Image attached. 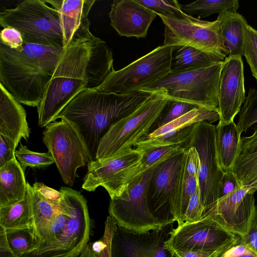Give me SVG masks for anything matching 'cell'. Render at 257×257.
Wrapping results in <instances>:
<instances>
[{"instance_id": "1", "label": "cell", "mask_w": 257, "mask_h": 257, "mask_svg": "<svg viewBox=\"0 0 257 257\" xmlns=\"http://www.w3.org/2000/svg\"><path fill=\"white\" fill-rule=\"evenodd\" d=\"M153 92L142 89L118 94L86 89L67 104L57 119L66 120L76 131L89 163L95 160L100 141L111 125L137 109Z\"/></svg>"}, {"instance_id": "2", "label": "cell", "mask_w": 257, "mask_h": 257, "mask_svg": "<svg viewBox=\"0 0 257 257\" xmlns=\"http://www.w3.org/2000/svg\"><path fill=\"white\" fill-rule=\"evenodd\" d=\"M65 49L24 43L19 51L0 41V84L21 104L38 107Z\"/></svg>"}, {"instance_id": "3", "label": "cell", "mask_w": 257, "mask_h": 257, "mask_svg": "<svg viewBox=\"0 0 257 257\" xmlns=\"http://www.w3.org/2000/svg\"><path fill=\"white\" fill-rule=\"evenodd\" d=\"M99 40L96 36L80 39L72 41L66 48L37 107L41 127L56 121L67 104L88 88L89 62L93 47Z\"/></svg>"}, {"instance_id": "4", "label": "cell", "mask_w": 257, "mask_h": 257, "mask_svg": "<svg viewBox=\"0 0 257 257\" xmlns=\"http://www.w3.org/2000/svg\"><path fill=\"white\" fill-rule=\"evenodd\" d=\"M60 191L59 211L43 233L39 247L23 257H78L88 243L90 219L85 198L70 187Z\"/></svg>"}, {"instance_id": "5", "label": "cell", "mask_w": 257, "mask_h": 257, "mask_svg": "<svg viewBox=\"0 0 257 257\" xmlns=\"http://www.w3.org/2000/svg\"><path fill=\"white\" fill-rule=\"evenodd\" d=\"M59 1H23L16 7L1 12V26L18 30L26 44L65 48Z\"/></svg>"}, {"instance_id": "6", "label": "cell", "mask_w": 257, "mask_h": 257, "mask_svg": "<svg viewBox=\"0 0 257 257\" xmlns=\"http://www.w3.org/2000/svg\"><path fill=\"white\" fill-rule=\"evenodd\" d=\"M153 90L152 94L137 109L111 125L100 141L95 160L128 154L138 142L152 132L169 101L165 89Z\"/></svg>"}, {"instance_id": "7", "label": "cell", "mask_w": 257, "mask_h": 257, "mask_svg": "<svg viewBox=\"0 0 257 257\" xmlns=\"http://www.w3.org/2000/svg\"><path fill=\"white\" fill-rule=\"evenodd\" d=\"M224 61L202 68L171 71L164 77L143 88L164 89L169 100L219 111L218 95Z\"/></svg>"}, {"instance_id": "8", "label": "cell", "mask_w": 257, "mask_h": 257, "mask_svg": "<svg viewBox=\"0 0 257 257\" xmlns=\"http://www.w3.org/2000/svg\"><path fill=\"white\" fill-rule=\"evenodd\" d=\"M176 46L161 45L126 66L112 69L95 89L105 92L125 94L142 89L166 76L172 70Z\"/></svg>"}, {"instance_id": "9", "label": "cell", "mask_w": 257, "mask_h": 257, "mask_svg": "<svg viewBox=\"0 0 257 257\" xmlns=\"http://www.w3.org/2000/svg\"><path fill=\"white\" fill-rule=\"evenodd\" d=\"M157 15L165 25L163 45L190 46L219 61L224 60L226 56L223 53L220 28L217 20L209 22L188 15L185 18Z\"/></svg>"}, {"instance_id": "10", "label": "cell", "mask_w": 257, "mask_h": 257, "mask_svg": "<svg viewBox=\"0 0 257 257\" xmlns=\"http://www.w3.org/2000/svg\"><path fill=\"white\" fill-rule=\"evenodd\" d=\"M215 128V125L207 121L195 124L184 147H194L199 155L198 182L204 208L202 219L207 216L218 199L220 183L224 173L216 155Z\"/></svg>"}, {"instance_id": "11", "label": "cell", "mask_w": 257, "mask_h": 257, "mask_svg": "<svg viewBox=\"0 0 257 257\" xmlns=\"http://www.w3.org/2000/svg\"><path fill=\"white\" fill-rule=\"evenodd\" d=\"M155 166L135 177L119 197L110 199L108 212L117 226L137 232L162 227L151 213L147 201L148 186Z\"/></svg>"}, {"instance_id": "12", "label": "cell", "mask_w": 257, "mask_h": 257, "mask_svg": "<svg viewBox=\"0 0 257 257\" xmlns=\"http://www.w3.org/2000/svg\"><path fill=\"white\" fill-rule=\"evenodd\" d=\"M45 127L43 143L63 182L71 186L78 177L77 169L89 163L84 146L74 129L63 119L51 122Z\"/></svg>"}, {"instance_id": "13", "label": "cell", "mask_w": 257, "mask_h": 257, "mask_svg": "<svg viewBox=\"0 0 257 257\" xmlns=\"http://www.w3.org/2000/svg\"><path fill=\"white\" fill-rule=\"evenodd\" d=\"M142 151L136 149L125 155L91 162L83 179L82 188L89 192L102 187L110 199L119 197L138 175Z\"/></svg>"}, {"instance_id": "14", "label": "cell", "mask_w": 257, "mask_h": 257, "mask_svg": "<svg viewBox=\"0 0 257 257\" xmlns=\"http://www.w3.org/2000/svg\"><path fill=\"white\" fill-rule=\"evenodd\" d=\"M240 236L231 232L210 218L187 223L173 229L165 243L167 249L176 251H214L231 248Z\"/></svg>"}, {"instance_id": "15", "label": "cell", "mask_w": 257, "mask_h": 257, "mask_svg": "<svg viewBox=\"0 0 257 257\" xmlns=\"http://www.w3.org/2000/svg\"><path fill=\"white\" fill-rule=\"evenodd\" d=\"M184 153V148L157 164L149 182L147 201L149 209L162 226L176 221L172 199Z\"/></svg>"}, {"instance_id": "16", "label": "cell", "mask_w": 257, "mask_h": 257, "mask_svg": "<svg viewBox=\"0 0 257 257\" xmlns=\"http://www.w3.org/2000/svg\"><path fill=\"white\" fill-rule=\"evenodd\" d=\"M173 229V223L144 232L117 225L111 242V256L174 257L165 246Z\"/></svg>"}, {"instance_id": "17", "label": "cell", "mask_w": 257, "mask_h": 257, "mask_svg": "<svg viewBox=\"0 0 257 257\" xmlns=\"http://www.w3.org/2000/svg\"><path fill=\"white\" fill-rule=\"evenodd\" d=\"M256 191V184L239 187L219 199L204 218H210L231 232L243 236L257 208L254 196Z\"/></svg>"}, {"instance_id": "18", "label": "cell", "mask_w": 257, "mask_h": 257, "mask_svg": "<svg viewBox=\"0 0 257 257\" xmlns=\"http://www.w3.org/2000/svg\"><path fill=\"white\" fill-rule=\"evenodd\" d=\"M219 119L218 111L195 107L174 120L156 130L138 142L135 148L143 150L151 148L174 145H185L195 124Z\"/></svg>"}, {"instance_id": "19", "label": "cell", "mask_w": 257, "mask_h": 257, "mask_svg": "<svg viewBox=\"0 0 257 257\" xmlns=\"http://www.w3.org/2000/svg\"><path fill=\"white\" fill-rule=\"evenodd\" d=\"M243 63L242 57H225L219 82L218 102L219 121H234L241 109L245 96Z\"/></svg>"}, {"instance_id": "20", "label": "cell", "mask_w": 257, "mask_h": 257, "mask_svg": "<svg viewBox=\"0 0 257 257\" xmlns=\"http://www.w3.org/2000/svg\"><path fill=\"white\" fill-rule=\"evenodd\" d=\"M157 14L137 0H114L108 13L110 25L121 36L145 38Z\"/></svg>"}, {"instance_id": "21", "label": "cell", "mask_w": 257, "mask_h": 257, "mask_svg": "<svg viewBox=\"0 0 257 257\" xmlns=\"http://www.w3.org/2000/svg\"><path fill=\"white\" fill-rule=\"evenodd\" d=\"M94 0H60L59 13L64 47L72 41L95 36L89 30V11Z\"/></svg>"}, {"instance_id": "22", "label": "cell", "mask_w": 257, "mask_h": 257, "mask_svg": "<svg viewBox=\"0 0 257 257\" xmlns=\"http://www.w3.org/2000/svg\"><path fill=\"white\" fill-rule=\"evenodd\" d=\"M26 117L21 104L0 84V135L17 145L22 138L27 141L30 128Z\"/></svg>"}, {"instance_id": "23", "label": "cell", "mask_w": 257, "mask_h": 257, "mask_svg": "<svg viewBox=\"0 0 257 257\" xmlns=\"http://www.w3.org/2000/svg\"><path fill=\"white\" fill-rule=\"evenodd\" d=\"M27 190L25 171L16 158L0 167V206L11 205L22 200Z\"/></svg>"}, {"instance_id": "24", "label": "cell", "mask_w": 257, "mask_h": 257, "mask_svg": "<svg viewBox=\"0 0 257 257\" xmlns=\"http://www.w3.org/2000/svg\"><path fill=\"white\" fill-rule=\"evenodd\" d=\"M220 28L223 53L227 57L243 56V27L247 22L237 12L224 11L216 19Z\"/></svg>"}, {"instance_id": "25", "label": "cell", "mask_w": 257, "mask_h": 257, "mask_svg": "<svg viewBox=\"0 0 257 257\" xmlns=\"http://www.w3.org/2000/svg\"><path fill=\"white\" fill-rule=\"evenodd\" d=\"M241 138L234 121L218 122L215 128V147L219 167L225 173L231 171Z\"/></svg>"}, {"instance_id": "26", "label": "cell", "mask_w": 257, "mask_h": 257, "mask_svg": "<svg viewBox=\"0 0 257 257\" xmlns=\"http://www.w3.org/2000/svg\"><path fill=\"white\" fill-rule=\"evenodd\" d=\"M199 188L198 178L186 172L182 161L172 199L173 212L178 226L184 223V216L189 200Z\"/></svg>"}, {"instance_id": "27", "label": "cell", "mask_w": 257, "mask_h": 257, "mask_svg": "<svg viewBox=\"0 0 257 257\" xmlns=\"http://www.w3.org/2000/svg\"><path fill=\"white\" fill-rule=\"evenodd\" d=\"M31 185L22 200L11 205L0 206V226L5 230L33 225Z\"/></svg>"}, {"instance_id": "28", "label": "cell", "mask_w": 257, "mask_h": 257, "mask_svg": "<svg viewBox=\"0 0 257 257\" xmlns=\"http://www.w3.org/2000/svg\"><path fill=\"white\" fill-rule=\"evenodd\" d=\"M31 197L33 226L40 241L43 233L58 213L59 205L45 198L32 186Z\"/></svg>"}, {"instance_id": "29", "label": "cell", "mask_w": 257, "mask_h": 257, "mask_svg": "<svg viewBox=\"0 0 257 257\" xmlns=\"http://www.w3.org/2000/svg\"><path fill=\"white\" fill-rule=\"evenodd\" d=\"M175 51L172 70L205 67L220 62L209 54L190 46H177Z\"/></svg>"}, {"instance_id": "30", "label": "cell", "mask_w": 257, "mask_h": 257, "mask_svg": "<svg viewBox=\"0 0 257 257\" xmlns=\"http://www.w3.org/2000/svg\"><path fill=\"white\" fill-rule=\"evenodd\" d=\"M9 245L16 256L23 257L39 247L40 242L34 226L6 230Z\"/></svg>"}, {"instance_id": "31", "label": "cell", "mask_w": 257, "mask_h": 257, "mask_svg": "<svg viewBox=\"0 0 257 257\" xmlns=\"http://www.w3.org/2000/svg\"><path fill=\"white\" fill-rule=\"evenodd\" d=\"M239 6L237 0H198L181 5L184 13L191 16L197 15L199 19L224 11L237 12Z\"/></svg>"}, {"instance_id": "32", "label": "cell", "mask_w": 257, "mask_h": 257, "mask_svg": "<svg viewBox=\"0 0 257 257\" xmlns=\"http://www.w3.org/2000/svg\"><path fill=\"white\" fill-rule=\"evenodd\" d=\"M231 171L240 187L257 184V152L237 156Z\"/></svg>"}, {"instance_id": "33", "label": "cell", "mask_w": 257, "mask_h": 257, "mask_svg": "<svg viewBox=\"0 0 257 257\" xmlns=\"http://www.w3.org/2000/svg\"><path fill=\"white\" fill-rule=\"evenodd\" d=\"M183 148V145H174L140 150L142 152V158L139 174L154 167Z\"/></svg>"}, {"instance_id": "34", "label": "cell", "mask_w": 257, "mask_h": 257, "mask_svg": "<svg viewBox=\"0 0 257 257\" xmlns=\"http://www.w3.org/2000/svg\"><path fill=\"white\" fill-rule=\"evenodd\" d=\"M257 123V90L250 88L241 106L236 124L239 133H246Z\"/></svg>"}, {"instance_id": "35", "label": "cell", "mask_w": 257, "mask_h": 257, "mask_svg": "<svg viewBox=\"0 0 257 257\" xmlns=\"http://www.w3.org/2000/svg\"><path fill=\"white\" fill-rule=\"evenodd\" d=\"M15 156L24 171L28 167L40 168L55 163L49 152H35L30 150L26 146L22 144L19 149L16 150Z\"/></svg>"}, {"instance_id": "36", "label": "cell", "mask_w": 257, "mask_h": 257, "mask_svg": "<svg viewBox=\"0 0 257 257\" xmlns=\"http://www.w3.org/2000/svg\"><path fill=\"white\" fill-rule=\"evenodd\" d=\"M243 56L257 81V31L246 22L243 27Z\"/></svg>"}, {"instance_id": "37", "label": "cell", "mask_w": 257, "mask_h": 257, "mask_svg": "<svg viewBox=\"0 0 257 257\" xmlns=\"http://www.w3.org/2000/svg\"><path fill=\"white\" fill-rule=\"evenodd\" d=\"M142 5L156 14L185 18L188 14L184 13L181 5L176 0H137Z\"/></svg>"}, {"instance_id": "38", "label": "cell", "mask_w": 257, "mask_h": 257, "mask_svg": "<svg viewBox=\"0 0 257 257\" xmlns=\"http://www.w3.org/2000/svg\"><path fill=\"white\" fill-rule=\"evenodd\" d=\"M195 107L184 102L169 100L154 125L152 132L184 115Z\"/></svg>"}, {"instance_id": "39", "label": "cell", "mask_w": 257, "mask_h": 257, "mask_svg": "<svg viewBox=\"0 0 257 257\" xmlns=\"http://www.w3.org/2000/svg\"><path fill=\"white\" fill-rule=\"evenodd\" d=\"M203 210L199 188L189 200L184 214V221L190 223L200 220Z\"/></svg>"}, {"instance_id": "40", "label": "cell", "mask_w": 257, "mask_h": 257, "mask_svg": "<svg viewBox=\"0 0 257 257\" xmlns=\"http://www.w3.org/2000/svg\"><path fill=\"white\" fill-rule=\"evenodd\" d=\"M0 41L10 48L17 51L23 50L24 41L20 32L15 28L6 27L1 32Z\"/></svg>"}, {"instance_id": "41", "label": "cell", "mask_w": 257, "mask_h": 257, "mask_svg": "<svg viewBox=\"0 0 257 257\" xmlns=\"http://www.w3.org/2000/svg\"><path fill=\"white\" fill-rule=\"evenodd\" d=\"M235 245H241L251 249L257 255V208L252 216L247 233L240 236Z\"/></svg>"}, {"instance_id": "42", "label": "cell", "mask_w": 257, "mask_h": 257, "mask_svg": "<svg viewBox=\"0 0 257 257\" xmlns=\"http://www.w3.org/2000/svg\"><path fill=\"white\" fill-rule=\"evenodd\" d=\"M182 163L187 173L198 178L200 161L198 152L194 147L184 148Z\"/></svg>"}, {"instance_id": "43", "label": "cell", "mask_w": 257, "mask_h": 257, "mask_svg": "<svg viewBox=\"0 0 257 257\" xmlns=\"http://www.w3.org/2000/svg\"><path fill=\"white\" fill-rule=\"evenodd\" d=\"M17 146L12 140L0 135V167L16 158Z\"/></svg>"}, {"instance_id": "44", "label": "cell", "mask_w": 257, "mask_h": 257, "mask_svg": "<svg viewBox=\"0 0 257 257\" xmlns=\"http://www.w3.org/2000/svg\"><path fill=\"white\" fill-rule=\"evenodd\" d=\"M239 187L231 171L224 173L220 183L218 199L233 192Z\"/></svg>"}, {"instance_id": "45", "label": "cell", "mask_w": 257, "mask_h": 257, "mask_svg": "<svg viewBox=\"0 0 257 257\" xmlns=\"http://www.w3.org/2000/svg\"><path fill=\"white\" fill-rule=\"evenodd\" d=\"M252 129L253 132L251 135L241 137L237 156L257 152V125Z\"/></svg>"}, {"instance_id": "46", "label": "cell", "mask_w": 257, "mask_h": 257, "mask_svg": "<svg viewBox=\"0 0 257 257\" xmlns=\"http://www.w3.org/2000/svg\"><path fill=\"white\" fill-rule=\"evenodd\" d=\"M32 186L45 198L55 204L59 205L63 197V194L61 191L51 188L40 182H35Z\"/></svg>"}, {"instance_id": "47", "label": "cell", "mask_w": 257, "mask_h": 257, "mask_svg": "<svg viewBox=\"0 0 257 257\" xmlns=\"http://www.w3.org/2000/svg\"><path fill=\"white\" fill-rule=\"evenodd\" d=\"M230 248H224L214 251H176L173 252V254L175 257H219Z\"/></svg>"}, {"instance_id": "48", "label": "cell", "mask_w": 257, "mask_h": 257, "mask_svg": "<svg viewBox=\"0 0 257 257\" xmlns=\"http://www.w3.org/2000/svg\"><path fill=\"white\" fill-rule=\"evenodd\" d=\"M219 257H257V255L245 246L235 245Z\"/></svg>"}, {"instance_id": "49", "label": "cell", "mask_w": 257, "mask_h": 257, "mask_svg": "<svg viewBox=\"0 0 257 257\" xmlns=\"http://www.w3.org/2000/svg\"><path fill=\"white\" fill-rule=\"evenodd\" d=\"M111 241L101 252H94L91 248L90 242H88L81 251L78 257H112L111 253Z\"/></svg>"}, {"instance_id": "50", "label": "cell", "mask_w": 257, "mask_h": 257, "mask_svg": "<svg viewBox=\"0 0 257 257\" xmlns=\"http://www.w3.org/2000/svg\"><path fill=\"white\" fill-rule=\"evenodd\" d=\"M0 257H16L9 245L7 238L6 230L1 226Z\"/></svg>"}, {"instance_id": "51", "label": "cell", "mask_w": 257, "mask_h": 257, "mask_svg": "<svg viewBox=\"0 0 257 257\" xmlns=\"http://www.w3.org/2000/svg\"><path fill=\"white\" fill-rule=\"evenodd\" d=\"M67 257H77L75 255H71V256H67Z\"/></svg>"}]
</instances>
